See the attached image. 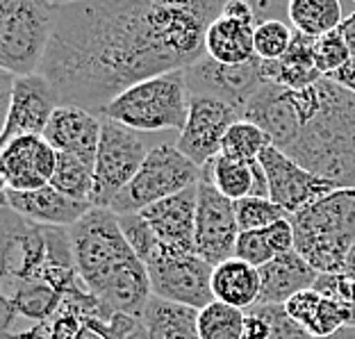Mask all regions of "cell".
I'll list each match as a JSON object with an SVG mask.
<instances>
[{"label":"cell","mask_w":355,"mask_h":339,"mask_svg":"<svg viewBox=\"0 0 355 339\" xmlns=\"http://www.w3.org/2000/svg\"><path fill=\"white\" fill-rule=\"evenodd\" d=\"M214 0L60 3L42 73L62 105L101 112L135 85L205 58Z\"/></svg>","instance_id":"cell-1"},{"label":"cell","mask_w":355,"mask_h":339,"mask_svg":"<svg viewBox=\"0 0 355 339\" xmlns=\"http://www.w3.org/2000/svg\"><path fill=\"white\" fill-rule=\"evenodd\" d=\"M69 230L78 276L103 305L105 321L119 312L139 314L153 296L150 278L128 244L119 216L112 209L92 207Z\"/></svg>","instance_id":"cell-2"},{"label":"cell","mask_w":355,"mask_h":339,"mask_svg":"<svg viewBox=\"0 0 355 339\" xmlns=\"http://www.w3.org/2000/svg\"><path fill=\"white\" fill-rule=\"evenodd\" d=\"M319 105L287 155L310 173L355 189V94L333 80L317 82Z\"/></svg>","instance_id":"cell-3"},{"label":"cell","mask_w":355,"mask_h":339,"mask_svg":"<svg viewBox=\"0 0 355 339\" xmlns=\"http://www.w3.org/2000/svg\"><path fill=\"white\" fill-rule=\"evenodd\" d=\"M289 221L294 251L319 273H340L355 246V189H335Z\"/></svg>","instance_id":"cell-4"},{"label":"cell","mask_w":355,"mask_h":339,"mask_svg":"<svg viewBox=\"0 0 355 339\" xmlns=\"http://www.w3.org/2000/svg\"><path fill=\"white\" fill-rule=\"evenodd\" d=\"M187 69L168 71L125 89L101 112L103 119L130 128L137 132H182L189 116Z\"/></svg>","instance_id":"cell-5"},{"label":"cell","mask_w":355,"mask_h":339,"mask_svg":"<svg viewBox=\"0 0 355 339\" xmlns=\"http://www.w3.org/2000/svg\"><path fill=\"white\" fill-rule=\"evenodd\" d=\"M60 3L0 0V69L16 78L39 73Z\"/></svg>","instance_id":"cell-6"},{"label":"cell","mask_w":355,"mask_h":339,"mask_svg":"<svg viewBox=\"0 0 355 339\" xmlns=\"http://www.w3.org/2000/svg\"><path fill=\"white\" fill-rule=\"evenodd\" d=\"M200 175H203V168L193 164L187 155H182L175 144L159 141L157 146H153L146 162L141 164L130 184L114 198L110 209L116 216L139 214L153 203H159L198 184Z\"/></svg>","instance_id":"cell-7"},{"label":"cell","mask_w":355,"mask_h":339,"mask_svg":"<svg viewBox=\"0 0 355 339\" xmlns=\"http://www.w3.org/2000/svg\"><path fill=\"white\" fill-rule=\"evenodd\" d=\"M150 144L141 132L116 123V121L103 119V132L98 153H96V187L92 205L101 209H110L114 198L123 191L130 180L146 162Z\"/></svg>","instance_id":"cell-8"},{"label":"cell","mask_w":355,"mask_h":339,"mask_svg":"<svg viewBox=\"0 0 355 339\" xmlns=\"http://www.w3.org/2000/svg\"><path fill=\"white\" fill-rule=\"evenodd\" d=\"M153 296L162 301L184 305L191 310H203L214 301L212 271L196 253H168L159 251L146 262Z\"/></svg>","instance_id":"cell-9"},{"label":"cell","mask_w":355,"mask_h":339,"mask_svg":"<svg viewBox=\"0 0 355 339\" xmlns=\"http://www.w3.org/2000/svg\"><path fill=\"white\" fill-rule=\"evenodd\" d=\"M107 339H200L198 310L150 296L139 314H112L107 321H87Z\"/></svg>","instance_id":"cell-10"},{"label":"cell","mask_w":355,"mask_h":339,"mask_svg":"<svg viewBox=\"0 0 355 339\" xmlns=\"http://www.w3.org/2000/svg\"><path fill=\"white\" fill-rule=\"evenodd\" d=\"M5 78V125L3 146L16 137H44L48 123L60 107V94L42 73L21 76L3 73Z\"/></svg>","instance_id":"cell-11"},{"label":"cell","mask_w":355,"mask_h":339,"mask_svg":"<svg viewBox=\"0 0 355 339\" xmlns=\"http://www.w3.org/2000/svg\"><path fill=\"white\" fill-rule=\"evenodd\" d=\"M241 235L235 203L221 196L205 175L198 182V207H196V235H193V253L207 264H221L235 257L237 239Z\"/></svg>","instance_id":"cell-12"},{"label":"cell","mask_w":355,"mask_h":339,"mask_svg":"<svg viewBox=\"0 0 355 339\" xmlns=\"http://www.w3.org/2000/svg\"><path fill=\"white\" fill-rule=\"evenodd\" d=\"M187 85L189 96H203L228 103L244 114L248 101L266 85L262 76V60H251L237 67L219 64L209 60L207 55L187 69Z\"/></svg>","instance_id":"cell-13"},{"label":"cell","mask_w":355,"mask_h":339,"mask_svg":"<svg viewBox=\"0 0 355 339\" xmlns=\"http://www.w3.org/2000/svg\"><path fill=\"white\" fill-rule=\"evenodd\" d=\"M241 119H244V114L228 103L191 96L187 123H184L182 132L178 134L175 146L193 164L203 168L219 155L225 132Z\"/></svg>","instance_id":"cell-14"},{"label":"cell","mask_w":355,"mask_h":339,"mask_svg":"<svg viewBox=\"0 0 355 339\" xmlns=\"http://www.w3.org/2000/svg\"><path fill=\"white\" fill-rule=\"evenodd\" d=\"M260 164L266 173V180H269V198L285 209L289 216L310 207L335 189H342L335 182L310 173L308 168H303L296 159L276 146H266L262 150Z\"/></svg>","instance_id":"cell-15"},{"label":"cell","mask_w":355,"mask_h":339,"mask_svg":"<svg viewBox=\"0 0 355 339\" xmlns=\"http://www.w3.org/2000/svg\"><path fill=\"white\" fill-rule=\"evenodd\" d=\"M255 5L246 0L223 3L221 14L205 32V55L209 60L237 67L255 60Z\"/></svg>","instance_id":"cell-16"},{"label":"cell","mask_w":355,"mask_h":339,"mask_svg":"<svg viewBox=\"0 0 355 339\" xmlns=\"http://www.w3.org/2000/svg\"><path fill=\"white\" fill-rule=\"evenodd\" d=\"M55 168H58V150L39 134L16 137L0 150L3 189H42L46 184H51Z\"/></svg>","instance_id":"cell-17"},{"label":"cell","mask_w":355,"mask_h":339,"mask_svg":"<svg viewBox=\"0 0 355 339\" xmlns=\"http://www.w3.org/2000/svg\"><path fill=\"white\" fill-rule=\"evenodd\" d=\"M200 182V180H198ZM198 184L141 209V216L157 237L159 248L168 253H193L196 235Z\"/></svg>","instance_id":"cell-18"},{"label":"cell","mask_w":355,"mask_h":339,"mask_svg":"<svg viewBox=\"0 0 355 339\" xmlns=\"http://www.w3.org/2000/svg\"><path fill=\"white\" fill-rule=\"evenodd\" d=\"M244 119L262 128L271 146L287 153L301 134V121L294 105L292 89L264 85L244 107Z\"/></svg>","instance_id":"cell-19"},{"label":"cell","mask_w":355,"mask_h":339,"mask_svg":"<svg viewBox=\"0 0 355 339\" xmlns=\"http://www.w3.org/2000/svg\"><path fill=\"white\" fill-rule=\"evenodd\" d=\"M103 132V116L78 105H60L48 123L44 139L58 153H67L96 166Z\"/></svg>","instance_id":"cell-20"},{"label":"cell","mask_w":355,"mask_h":339,"mask_svg":"<svg viewBox=\"0 0 355 339\" xmlns=\"http://www.w3.org/2000/svg\"><path fill=\"white\" fill-rule=\"evenodd\" d=\"M3 205L14 209L23 219L37 225H48V228H73L92 209L89 203H78V200L64 196L53 184H46L35 191L3 189Z\"/></svg>","instance_id":"cell-21"},{"label":"cell","mask_w":355,"mask_h":339,"mask_svg":"<svg viewBox=\"0 0 355 339\" xmlns=\"http://www.w3.org/2000/svg\"><path fill=\"white\" fill-rule=\"evenodd\" d=\"M285 310L312 339L335 335L337 330L346 326H355V308L330 301L314 289H305V292L289 298Z\"/></svg>","instance_id":"cell-22"},{"label":"cell","mask_w":355,"mask_h":339,"mask_svg":"<svg viewBox=\"0 0 355 339\" xmlns=\"http://www.w3.org/2000/svg\"><path fill=\"white\" fill-rule=\"evenodd\" d=\"M321 273L303 260L296 251L280 255L273 262L260 266V305H285L289 298L314 289Z\"/></svg>","instance_id":"cell-23"},{"label":"cell","mask_w":355,"mask_h":339,"mask_svg":"<svg viewBox=\"0 0 355 339\" xmlns=\"http://www.w3.org/2000/svg\"><path fill=\"white\" fill-rule=\"evenodd\" d=\"M314 44H317V39L294 30L292 46H289L285 58L276 62H262V76L266 85H278L285 89H294V92L317 85L324 76L317 69Z\"/></svg>","instance_id":"cell-24"},{"label":"cell","mask_w":355,"mask_h":339,"mask_svg":"<svg viewBox=\"0 0 355 339\" xmlns=\"http://www.w3.org/2000/svg\"><path fill=\"white\" fill-rule=\"evenodd\" d=\"M262 280L260 269L239 257H230L214 266L212 271V294L214 301L230 305L237 310H251L260 301Z\"/></svg>","instance_id":"cell-25"},{"label":"cell","mask_w":355,"mask_h":339,"mask_svg":"<svg viewBox=\"0 0 355 339\" xmlns=\"http://www.w3.org/2000/svg\"><path fill=\"white\" fill-rule=\"evenodd\" d=\"M292 251H294V228L292 221L285 219L269 225V228L241 232L237 239L235 257L260 269V266L269 264L276 257L287 255Z\"/></svg>","instance_id":"cell-26"},{"label":"cell","mask_w":355,"mask_h":339,"mask_svg":"<svg viewBox=\"0 0 355 339\" xmlns=\"http://www.w3.org/2000/svg\"><path fill=\"white\" fill-rule=\"evenodd\" d=\"M287 14L294 30L312 39L330 35L344 21L340 0H292L287 5Z\"/></svg>","instance_id":"cell-27"},{"label":"cell","mask_w":355,"mask_h":339,"mask_svg":"<svg viewBox=\"0 0 355 339\" xmlns=\"http://www.w3.org/2000/svg\"><path fill=\"white\" fill-rule=\"evenodd\" d=\"M203 175L209 184L232 203L248 198L253 193V162H239L228 155H216L207 166H203Z\"/></svg>","instance_id":"cell-28"},{"label":"cell","mask_w":355,"mask_h":339,"mask_svg":"<svg viewBox=\"0 0 355 339\" xmlns=\"http://www.w3.org/2000/svg\"><path fill=\"white\" fill-rule=\"evenodd\" d=\"M51 184L58 191H62L64 196L73 198L78 203L92 205L94 187H96L94 166L73 155H67V153H58V168H55Z\"/></svg>","instance_id":"cell-29"},{"label":"cell","mask_w":355,"mask_h":339,"mask_svg":"<svg viewBox=\"0 0 355 339\" xmlns=\"http://www.w3.org/2000/svg\"><path fill=\"white\" fill-rule=\"evenodd\" d=\"M246 312L230 305L212 301L207 308L198 310V337L200 339H241Z\"/></svg>","instance_id":"cell-30"},{"label":"cell","mask_w":355,"mask_h":339,"mask_svg":"<svg viewBox=\"0 0 355 339\" xmlns=\"http://www.w3.org/2000/svg\"><path fill=\"white\" fill-rule=\"evenodd\" d=\"M266 146H271V139L264 134L262 128H257L251 121L241 119L235 125L230 128L223 137L221 144V155H228L239 162H257L262 155V150Z\"/></svg>","instance_id":"cell-31"},{"label":"cell","mask_w":355,"mask_h":339,"mask_svg":"<svg viewBox=\"0 0 355 339\" xmlns=\"http://www.w3.org/2000/svg\"><path fill=\"white\" fill-rule=\"evenodd\" d=\"M294 30L280 19H264L255 28V58L262 62L282 60L292 46Z\"/></svg>","instance_id":"cell-32"},{"label":"cell","mask_w":355,"mask_h":339,"mask_svg":"<svg viewBox=\"0 0 355 339\" xmlns=\"http://www.w3.org/2000/svg\"><path fill=\"white\" fill-rule=\"evenodd\" d=\"M235 214H237V223L241 232H253V230H262L269 228V225L292 219L280 205L273 203L271 198H241L235 203Z\"/></svg>","instance_id":"cell-33"},{"label":"cell","mask_w":355,"mask_h":339,"mask_svg":"<svg viewBox=\"0 0 355 339\" xmlns=\"http://www.w3.org/2000/svg\"><path fill=\"white\" fill-rule=\"evenodd\" d=\"M119 223L128 239V244H130V248L144 264H146L153 255H157L162 251L157 237L153 235L150 225L146 223V219H144L141 214H123V216H119Z\"/></svg>","instance_id":"cell-34"},{"label":"cell","mask_w":355,"mask_h":339,"mask_svg":"<svg viewBox=\"0 0 355 339\" xmlns=\"http://www.w3.org/2000/svg\"><path fill=\"white\" fill-rule=\"evenodd\" d=\"M314 58H317V69L321 76H330L335 71H340L344 64H349V60L353 58L351 48L346 46L344 37L340 32H330V35H324L317 39L314 44Z\"/></svg>","instance_id":"cell-35"},{"label":"cell","mask_w":355,"mask_h":339,"mask_svg":"<svg viewBox=\"0 0 355 339\" xmlns=\"http://www.w3.org/2000/svg\"><path fill=\"white\" fill-rule=\"evenodd\" d=\"M253 308L262 314L269 324L271 335L269 339H312L305 330L289 317L285 305H253Z\"/></svg>","instance_id":"cell-36"},{"label":"cell","mask_w":355,"mask_h":339,"mask_svg":"<svg viewBox=\"0 0 355 339\" xmlns=\"http://www.w3.org/2000/svg\"><path fill=\"white\" fill-rule=\"evenodd\" d=\"M314 292H319L321 296L330 298V301L344 303L355 308V278L349 273H321L317 285H314Z\"/></svg>","instance_id":"cell-37"},{"label":"cell","mask_w":355,"mask_h":339,"mask_svg":"<svg viewBox=\"0 0 355 339\" xmlns=\"http://www.w3.org/2000/svg\"><path fill=\"white\" fill-rule=\"evenodd\" d=\"M271 330L266 319L262 317L255 308L246 310V321H244V333H241V339H269Z\"/></svg>","instance_id":"cell-38"},{"label":"cell","mask_w":355,"mask_h":339,"mask_svg":"<svg viewBox=\"0 0 355 339\" xmlns=\"http://www.w3.org/2000/svg\"><path fill=\"white\" fill-rule=\"evenodd\" d=\"M328 80H333L335 85H340L344 89H349L351 94H355V58L349 60V64H344L340 71H335V73L326 76Z\"/></svg>","instance_id":"cell-39"},{"label":"cell","mask_w":355,"mask_h":339,"mask_svg":"<svg viewBox=\"0 0 355 339\" xmlns=\"http://www.w3.org/2000/svg\"><path fill=\"white\" fill-rule=\"evenodd\" d=\"M337 32H340V35L344 37L346 46L351 48V53H353V58H355V10L349 16H344L342 26L337 28Z\"/></svg>","instance_id":"cell-40"},{"label":"cell","mask_w":355,"mask_h":339,"mask_svg":"<svg viewBox=\"0 0 355 339\" xmlns=\"http://www.w3.org/2000/svg\"><path fill=\"white\" fill-rule=\"evenodd\" d=\"M76 339H107V337H105L101 330H96L94 326L85 324V328L76 335Z\"/></svg>","instance_id":"cell-41"},{"label":"cell","mask_w":355,"mask_h":339,"mask_svg":"<svg viewBox=\"0 0 355 339\" xmlns=\"http://www.w3.org/2000/svg\"><path fill=\"white\" fill-rule=\"evenodd\" d=\"M319 339H355V326H346V328H342V330H337L335 335L319 337Z\"/></svg>","instance_id":"cell-42"},{"label":"cell","mask_w":355,"mask_h":339,"mask_svg":"<svg viewBox=\"0 0 355 339\" xmlns=\"http://www.w3.org/2000/svg\"><path fill=\"white\" fill-rule=\"evenodd\" d=\"M342 271H344V273H349V276L355 278V246H353V251H351L349 260H346V264H344V269H342Z\"/></svg>","instance_id":"cell-43"}]
</instances>
